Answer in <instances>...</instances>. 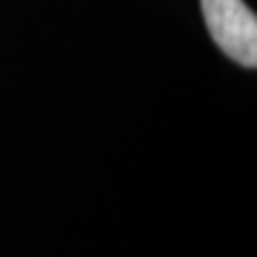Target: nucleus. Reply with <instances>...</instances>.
I'll return each mask as SVG.
<instances>
[{
  "label": "nucleus",
  "mask_w": 257,
  "mask_h": 257,
  "mask_svg": "<svg viewBox=\"0 0 257 257\" xmlns=\"http://www.w3.org/2000/svg\"><path fill=\"white\" fill-rule=\"evenodd\" d=\"M206 25L215 44L232 61L255 69L257 18L244 0H200Z\"/></svg>",
  "instance_id": "f257e3e1"
}]
</instances>
